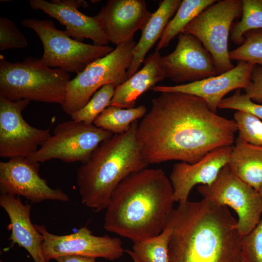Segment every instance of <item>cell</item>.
I'll return each instance as SVG.
<instances>
[{"label": "cell", "mask_w": 262, "mask_h": 262, "mask_svg": "<svg viewBox=\"0 0 262 262\" xmlns=\"http://www.w3.org/2000/svg\"><path fill=\"white\" fill-rule=\"evenodd\" d=\"M242 18L232 25L230 40L241 45L245 34L252 30L262 29V0H242Z\"/></svg>", "instance_id": "25"}, {"label": "cell", "mask_w": 262, "mask_h": 262, "mask_svg": "<svg viewBox=\"0 0 262 262\" xmlns=\"http://www.w3.org/2000/svg\"><path fill=\"white\" fill-rule=\"evenodd\" d=\"M233 117L238 128L237 138L248 144L262 146V121L260 119L241 111H236Z\"/></svg>", "instance_id": "29"}, {"label": "cell", "mask_w": 262, "mask_h": 262, "mask_svg": "<svg viewBox=\"0 0 262 262\" xmlns=\"http://www.w3.org/2000/svg\"><path fill=\"white\" fill-rule=\"evenodd\" d=\"M168 262H245L242 236L227 206L203 198L179 203L166 220Z\"/></svg>", "instance_id": "2"}, {"label": "cell", "mask_w": 262, "mask_h": 262, "mask_svg": "<svg viewBox=\"0 0 262 262\" xmlns=\"http://www.w3.org/2000/svg\"><path fill=\"white\" fill-rule=\"evenodd\" d=\"M171 231L165 228L156 236L133 243L132 251L142 262H168Z\"/></svg>", "instance_id": "26"}, {"label": "cell", "mask_w": 262, "mask_h": 262, "mask_svg": "<svg viewBox=\"0 0 262 262\" xmlns=\"http://www.w3.org/2000/svg\"><path fill=\"white\" fill-rule=\"evenodd\" d=\"M258 192L259 193V195H260V196H261V198L262 199V185H261V186L260 187V189Z\"/></svg>", "instance_id": "36"}, {"label": "cell", "mask_w": 262, "mask_h": 262, "mask_svg": "<svg viewBox=\"0 0 262 262\" xmlns=\"http://www.w3.org/2000/svg\"><path fill=\"white\" fill-rule=\"evenodd\" d=\"M255 65L239 61L236 66L221 74L199 81L173 86L155 85V92H178L194 95L203 99L209 108L216 113L221 101L230 92L245 89L250 82Z\"/></svg>", "instance_id": "15"}, {"label": "cell", "mask_w": 262, "mask_h": 262, "mask_svg": "<svg viewBox=\"0 0 262 262\" xmlns=\"http://www.w3.org/2000/svg\"><path fill=\"white\" fill-rule=\"evenodd\" d=\"M125 252H126L131 258L134 262H142L132 251L126 249Z\"/></svg>", "instance_id": "35"}, {"label": "cell", "mask_w": 262, "mask_h": 262, "mask_svg": "<svg viewBox=\"0 0 262 262\" xmlns=\"http://www.w3.org/2000/svg\"><path fill=\"white\" fill-rule=\"evenodd\" d=\"M147 113L144 105L131 108L109 106L96 118L93 124L113 134L128 131L132 123L143 118Z\"/></svg>", "instance_id": "24"}, {"label": "cell", "mask_w": 262, "mask_h": 262, "mask_svg": "<svg viewBox=\"0 0 262 262\" xmlns=\"http://www.w3.org/2000/svg\"><path fill=\"white\" fill-rule=\"evenodd\" d=\"M113 134L94 124L73 120L65 121L58 124L53 134L27 158L36 163L58 159L65 163L82 164L102 142Z\"/></svg>", "instance_id": "9"}, {"label": "cell", "mask_w": 262, "mask_h": 262, "mask_svg": "<svg viewBox=\"0 0 262 262\" xmlns=\"http://www.w3.org/2000/svg\"><path fill=\"white\" fill-rule=\"evenodd\" d=\"M136 44L132 39L116 46L111 52L94 61L70 80L62 105L64 112L70 116L103 86L112 83L117 86L126 81Z\"/></svg>", "instance_id": "6"}, {"label": "cell", "mask_w": 262, "mask_h": 262, "mask_svg": "<svg viewBox=\"0 0 262 262\" xmlns=\"http://www.w3.org/2000/svg\"><path fill=\"white\" fill-rule=\"evenodd\" d=\"M0 262H1V261H0Z\"/></svg>", "instance_id": "37"}, {"label": "cell", "mask_w": 262, "mask_h": 262, "mask_svg": "<svg viewBox=\"0 0 262 262\" xmlns=\"http://www.w3.org/2000/svg\"><path fill=\"white\" fill-rule=\"evenodd\" d=\"M0 206L10 219L8 229L11 231L9 240L12 244L26 249L34 262H47L42 251L43 235L31 222V206L23 204L19 196L4 194L0 195Z\"/></svg>", "instance_id": "19"}, {"label": "cell", "mask_w": 262, "mask_h": 262, "mask_svg": "<svg viewBox=\"0 0 262 262\" xmlns=\"http://www.w3.org/2000/svg\"><path fill=\"white\" fill-rule=\"evenodd\" d=\"M34 225L43 237L42 251L47 262L70 255L102 258L113 261L121 258L125 252L119 238L107 235H94L86 227L71 234L58 235L49 232L43 225Z\"/></svg>", "instance_id": "12"}, {"label": "cell", "mask_w": 262, "mask_h": 262, "mask_svg": "<svg viewBox=\"0 0 262 262\" xmlns=\"http://www.w3.org/2000/svg\"><path fill=\"white\" fill-rule=\"evenodd\" d=\"M138 123L102 142L76 172L82 203L95 212L106 209L111 195L127 176L147 167L137 139Z\"/></svg>", "instance_id": "4"}, {"label": "cell", "mask_w": 262, "mask_h": 262, "mask_svg": "<svg viewBox=\"0 0 262 262\" xmlns=\"http://www.w3.org/2000/svg\"><path fill=\"white\" fill-rule=\"evenodd\" d=\"M30 101L10 100L0 96V156L11 159L28 158L49 138V129L28 124L22 115Z\"/></svg>", "instance_id": "11"}, {"label": "cell", "mask_w": 262, "mask_h": 262, "mask_svg": "<svg viewBox=\"0 0 262 262\" xmlns=\"http://www.w3.org/2000/svg\"><path fill=\"white\" fill-rule=\"evenodd\" d=\"M151 15L144 0H109L95 17L109 42L117 46L132 40Z\"/></svg>", "instance_id": "16"}, {"label": "cell", "mask_w": 262, "mask_h": 262, "mask_svg": "<svg viewBox=\"0 0 262 262\" xmlns=\"http://www.w3.org/2000/svg\"><path fill=\"white\" fill-rule=\"evenodd\" d=\"M23 26L34 31L43 46L41 62L52 68L77 74L94 61L103 57L115 48L108 45L84 43L72 38L65 31L58 30L53 21L27 18Z\"/></svg>", "instance_id": "7"}, {"label": "cell", "mask_w": 262, "mask_h": 262, "mask_svg": "<svg viewBox=\"0 0 262 262\" xmlns=\"http://www.w3.org/2000/svg\"><path fill=\"white\" fill-rule=\"evenodd\" d=\"M232 146L215 149L194 164H175L170 175L175 202L188 200L192 189L197 184L210 185L229 161Z\"/></svg>", "instance_id": "17"}, {"label": "cell", "mask_w": 262, "mask_h": 262, "mask_svg": "<svg viewBox=\"0 0 262 262\" xmlns=\"http://www.w3.org/2000/svg\"><path fill=\"white\" fill-rule=\"evenodd\" d=\"M68 73L28 57L14 63L0 55V96L10 100L27 99L64 104L70 81Z\"/></svg>", "instance_id": "5"}, {"label": "cell", "mask_w": 262, "mask_h": 262, "mask_svg": "<svg viewBox=\"0 0 262 262\" xmlns=\"http://www.w3.org/2000/svg\"><path fill=\"white\" fill-rule=\"evenodd\" d=\"M169 178L161 168H147L125 178L113 191L104 228L133 243L160 234L173 209Z\"/></svg>", "instance_id": "3"}, {"label": "cell", "mask_w": 262, "mask_h": 262, "mask_svg": "<svg viewBox=\"0 0 262 262\" xmlns=\"http://www.w3.org/2000/svg\"><path fill=\"white\" fill-rule=\"evenodd\" d=\"M160 64L166 78L178 84L217 75L210 53L196 37L185 33L178 35L175 49L161 57Z\"/></svg>", "instance_id": "14"}, {"label": "cell", "mask_w": 262, "mask_h": 262, "mask_svg": "<svg viewBox=\"0 0 262 262\" xmlns=\"http://www.w3.org/2000/svg\"><path fill=\"white\" fill-rule=\"evenodd\" d=\"M228 164L238 178L259 192L262 184V146L236 138Z\"/></svg>", "instance_id": "22"}, {"label": "cell", "mask_w": 262, "mask_h": 262, "mask_svg": "<svg viewBox=\"0 0 262 262\" xmlns=\"http://www.w3.org/2000/svg\"><path fill=\"white\" fill-rule=\"evenodd\" d=\"M218 108L231 109L250 113L262 121V104L253 102L245 93L237 89L231 96L224 98Z\"/></svg>", "instance_id": "32"}, {"label": "cell", "mask_w": 262, "mask_h": 262, "mask_svg": "<svg viewBox=\"0 0 262 262\" xmlns=\"http://www.w3.org/2000/svg\"><path fill=\"white\" fill-rule=\"evenodd\" d=\"M242 11V0H219L200 13L184 30L196 37L210 53L217 75L234 67L229 56L228 41L233 21Z\"/></svg>", "instance_id": "8"}, {"label": "cell", "mask_w": 262, "mask_h": 262, "mask_svg": "<svg viewBox=\"0 0 262 262\" xmlns=\"http://www.w3.org/2000/svg\"><path fill=\"white\" fill-rule=\"evenodd\" d=\"M234 119L213 112L196 96L162 92L138 125L137 136L148 164L178 161L194 164L211 151L232 146Z\"/></svg>", "instance_id": "1"}, {"label": "cell", "mask_w": 262, "mask_h": 262, "mask_svg": "<svg viewBox=\"0 0 262 262\" xmlns=\"http://www.w3.org/2000/svg\"><path fill=\"white\" fill-rule=\"evenodd\" d=\"M197 191L203 198L229 206L235 211L242 236L250 232L262 218V200L259 192L235 175L228 164L212 183L199 185Z\"/></svg>", "instance_id": "10"}, {"label": "cell", "mask_w": 262, "mask_h": 262, "mask_svg": "<svg viewBox=\"0 0 262 262\" xmlns=\"http://www.w3.org/2000/svg\"><path fill=\"white\" fill-rule=\"evenodd\" d=\"M181 2L180 0H164L160 2L157 10L151 13L142 31L138 42L133 49L132 62L128 71V78L138 70L145 60L147 53L159 40L165 27L177 11Z\"/></svg>", "instance_id": "21"}, {"label": "cell", "mask_w": 262, "mask_h": 262, "mask_svg": "<svg viewBox=\"0 0 262 262\" xmlns=\"http://www.w3.org/2000/svg\"><path fill=\"white\" fill-rule=\"evenodd\" d=\"M28 45L25 35L15 23L4 17H0V50L22 49Z\"/></svg>", "instance_id": "30"}, {"label": "cell", "mask_w": 262, "mask_h": 262, "mask_svg": "<svg viewBox=\"0 0 262 262\" xmlns=\"http://www.w3.org/2000/svg\"><path fill=\"white\" fill-rule=\"evenodd\" d=\"M245 38L242 44L229 52L230 59L262 66V29L246 33Z\"/></svg>", "instance_id": "28"}, {"label": "cell", "mask_w": 262, "mask_h": 262, "mask_svg": "<svg viewBox=\"0 0 262 262\" xmlns=\"http://www.w3.org/2000/svg\"><path fill=\"white\" fill-rule=\"evenodd\" d=\"M244 90L246 96L253 102L262 104V66H254L251 82Z\"/></svg>", "instance_id": "33"}, {"label": "cell", "mask_w": 262, "mask_h": 262, "mask_svg": "<svg viewBox=\"0 0 262 262\" xmlns=\"http://www.w3.org/2000/svg\"><path fill=\"white\" fill-rule=\"evenodd\" d=\"M216 0H183L173 17L165 27L159 39L156 51L169 46L171 40L183 33L186 27L200 13L214 3Z\"/></svg>", "instance_id": "23"}, {"label": "cell", "mask_w": 262, "mask_h": 262, "mask_svg": "<svg viewBox=\"0 0 262 262\" xmlns=\"http://www.w3.org/2000/svg\"></svg>", "instance_id": "38"}, {"label": "cell", "mask_w": 262, "mask_h": 262, "mask_svg": "<svg viewBox=\"0 0 262 262\" xmlns=\"http://www.w3.org/2000/svg\"><path fill=\"white\" fill-rule=\"evenodd\" d=\"M39 164L17 157L0 162L1 194L22 196L33 203L44 200L67 202L68 196L61 189H53L39 173Z\"/></svg>", "instance_id": "13"}, {"label": "cell", "mask_w": 262, "mask_h": 262, "mask_svg": "<svg viewBox=\"0 0 262 262\" xmlns=\"http://www.w3.org/2000/svg\"><path fill=\"white\" fill-rule=\"evenodd\" d=\"M116 87L112 83L103 86L83 107L70 115L71 120L86 124H93L96 118L109 106Z\"/></svg>", "instance_id": "27"}, {"label": "cell", "mask_w": 262, "mask_h": 262, "mask_svg": "<svg viewBox=\"0 0 262 262\" xmlns=\"http://www.w3.org/2000/svg\"><path fill=\"white\" fill-rule=\"evenodd\" d=\"M241 247L245 262H262V217L250 232L242 236Z\"/></svg>", "instance_id": "31"}, {"label": "cell", "mask_w": 262, "mask_h": 262, "mask_svg": "<svg viewBox=\"0 0 262 262\" xmlns=\"http://www.w3.org/2000/svg\"><path fill=\"white\" fill-rule=\"evenodd\" d=\"M29 3L34 10H41L57 19L66 27V33L71 37L82 42L91 39L94 45H108L109 41L104 34L95 16H89L78 10L81 7H87L83 0H30Z\"/></svg>", "instance_id": "18"}, {"label": "cell", "mask_w": 262, "mask_h": 262, "mask_svg": "<svg viewBox=\"0 0 262 262\" xmlns=\"http://www.w3.org/2000/svg\"><path fill=\"white\" fill-rule=\"evenodd\" d=\"M161 57L159 52L156 50L149 55L141 69L115 87L109 106L121 108L135 107L141 95L166 78L161 66Z\"/></svg>", "instance_id": "20"}, {"label": "cell", "mask_w": 262, "mask_h": 262, "mask_svg": "<svg viewBox=\"0 0 262 262\" xmlns=\"http://www.w3.org/2000/svg\"><path fill=\"white\" fill-rule=\"evenodd\" d=\"M57 262H96V258L81 255H65L56 258Z\"/></svg>", "instance_id": "34"}]
</instances>
